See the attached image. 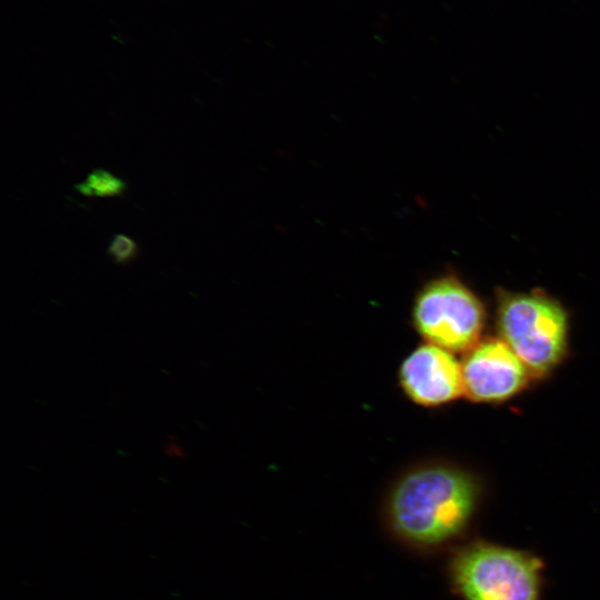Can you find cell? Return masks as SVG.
Here are the masks:
<instances>
[{"label":"cell","instance_id":"1","mask_svg":"<svg viewBox=\"0 0 600 600\" xmlns=\"http://www.w3.org/2000/svg\"><path fill=\"white\" fill-rule=\"evenodd\" d=\"M479 498V483L468 471L442 461H422L407 468L391 484L384 519L402 542L434 549L468 530Z\"/></svg>","mask_w":600,"mask_h":600},{"label":"cell","instance_id":"2","mask_svg":"<svg viewBox=\"0 0 600 600\" xmlns=\"http://www.w3.org/2000/svg\"><path fill=\"white\" fill-rule=\"evenodd\" d=\"M543 562L536 554L474 540L454 551L448 573L462 600H540Z\"/></svg>","mask_w":600,"mask_h":600},{"label":"cell","instance_id":"3","mask_svg":"<svg viewBox=\"0 0 600 600\" xmlns=\"http://www.w3.org/2000/svg\"><path fill=\"white\" fill-rule=\"evenodd\" d=\"M498 329L531 374L543 376L562 359L567 348L564 309L541 290L529 293L500 291Z\"/></svg>","mask_w":600,"mask_h":600},{"label":"cell","instance_id":"4","mask_svg":"<svg viewBox=\"0 0 600 600\" xmlns=\"http://www.w3.org/2000/svg\"><path fill=\"white\" fill-rule=\"evenodd\" d=\"M483 304L452 271L427 280L416 292L411 323L424 342L450 352L469 351L484 326Z\"/></svg>","mask_w":600,"mask_h":600},{"label":"cell","instance_id":"5","mask_svg":"<svg viewBox=\"0 0 600 600\" xmlns=\"http://www.w3.org/2000/svg\"><path fill=\"white\" fill-rule=\"evenodd\" d=\"M463 394L477 402H494L519 392L531 374L516 352L499 339L471 348L462 363Z\"/></svg>","mask_w":600,"mask_h":600},{"label":"cell","instance_id":"6","mask_svg":"<svg viewBox=\"0 0 600 600\" xmlns=\"http://www.w3.org/2000/svg\"><path fill=\"white\" fill-rule=\"evenodd\" d=\"M398 380L403 394L426 408L449 403L463 394L461 364L452 352L428 342L402 360Z\"/></svg>","mask_w":600,"mask_h":600},{"label":"cell","instance_id":"7","mask_svg":"<svg viewBox=\"0 0 600 600\" xmlns=\"http://www.w3.org/2000/svg\"><path fill=\"white\" fill-rule=\"evenodd\" d=\"M74 188L81 194L89 197H116L122 194L126 184L109 171L94 169Z\"/></svg>","mask_w":600,"mask_h":600},{"label":"cell","instance_id":"8","mask_svg":"<svg viewBox=\"0 0 600 600\" xmlns=\"http://www.w3.org/2000/svg\"><path fill=\"white\" fill-rule=\"evenodd\" d=\"M109 256L119 264L132 262L137 256V244L124 234H114L109 243Z\"/></svg>","mask_w":600,"mask_h":600}]
</instances>
